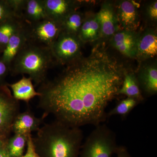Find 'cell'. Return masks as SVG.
Listing matches in <instances>:
<instances>
[{
  "mask_svg": "<svg viewBox=\"0 0 157 157\" xmlns=\"http://www.w3.org/2000/svg\"><path fill=\"white\" fill-rule=\"evenodd\" d=\"M101 26V36L111 37L118 29L115 12L111 5L105 4L97 14Z\"/></svg>",
  "mask_w": 157,
  "mask_h": 157,
  "instance_id": "obj_14",
  "label": "cell"
},
{
  "mask_svg": "<svg viewBox=\"0 0 157 157\" xmlns=\"http://www.w3.org/2000/svg\"><path fill=\"white\" fill-rule=\"evenodd\" d=\"M140 103L139 101L135 98H127L121 101L114 108L107 113V117L118 115L124 119Z\"/></svg>",
  "mask_w": 157,
  "mask_h": 157,
  "instance_id": "obj_23",
  "label": "cell"
},
{
  "mask_svg": "<svg viewBox=\"0 0 157 157\" xmlns=\"http://www.w3.org/2000/svg\"><path fill=\"white\" fill-rule=\"evenodd\" d=\"M29 135L14 134L9 137L6 144V151L9 157H21L23 155Z\"/></svg>",
  "mask_w": 157,
  "mask_h": 157,
  "instance_id": "obj_22",
  "label": "cell"
},
{
  "mask_svg": "<svg viewBox=\"0 0 157 157\" xmlns=\"http://www.w3.org/2000/svg\"><path fill=\"white\" fill-rule=\"evenodd\" d=\"M18 14L27 24L48 18L43 0H21Z\"/></svg>",
  "mask_w": 157,
  "mask_h": 157,
  "instance_id": "obj_10",
  "label": "cell"
},
{
  "mask_svg": "<svg viewBox=\"0 0 157 157\" xmlns=\"http://www.w3.org/2000/svg\"><path fill=\"white\" fill-rule=\"evenodd\" d=\"M82 145L79 157H111L118 145L116 135L106 124L96 126Z\"/></svg>",
  "mask_w": 157,
  "mask_h": 157,
  "instance_id": "obj_4",
  "label": "cell"
},
{
  "mask_svg": "<svg viewBox=\"0 0 157 157\" xmlns=\"http://www.w3.org/2000/svg\"><path fill=\"white\" fill-rule=\"evenodd\" d=\"M137 36L135 32L122 30L118 31L111 37V45L124 56L136 58Z\"/></svg>",
  "mask_w": 157,
  "mask_h": 157,
  "instance_id": "obj_11",
  "label": "cell"
},
{
  "mask_svg": "<svg viewBox=\"0 0 157 157\" xmlns=\"http://www.w3.org/2000/svg\"><path fill=\"white\" fill-rule=\"evenodd\" d=\"M20 2V0H0V23L11 17H19Z\"/></svg>",
  "mask_w": 157,
  "mask_h": 157,
  "instance_id": "obj_24",
  "label": "cell"
},
{
  "mask_svg": "<svg viewBox=\"0 0 157 157\" xmlns=\"http://www.w3.org/2000/svg\"><path fill=\"white\" fill-rule=\"evenodd\" d=\"M48 18L61 23L68 15L76 11L80 2L72 0H43Z\"/></svg>",
  "mask_w": 157,
  "mask_h": 157,
  "instance_id": "obj_9",
  "label": "cell"
},
{
  "mask_svg": "<svg viewBox=\"0 0 157 157\" xmlns=\"http://www.w3.org/2000/svg\"><path fill=\"white\" fill-rule=\"evenodd\" d=\"M101 36V26L97 14L90 17H86L78 35L82 44L96 41Z\"/></svg>",
  "mask_w": 157,
  "mask_h": 157,
  "instance_id": "obj_18",
  "label": "cell"
},
{
  "mask_svg": "<svg viewBox=\"0 0 157 157\" xmlns=\"http://www.w3.org/2000/svg\"><path fill=\"white\" fill-rule=\"evenodd\" d=\"M26 23L9 39L6 48L1 54V58L9 69L14 59L28 42Z\"/></svg>",
  "mask_w": 157,
  "mask_h": 157,
  "instance_id": "obj_13",
  "label": "cell"
},
{
  "mask_svg": "<svg viewBox=\"0 0 157 157\" xmlns=\"http://www.w3.org/2000/svg\"><path fill=\"white\" fill-rule=\"evenodd\" d=\"M6 143L3 142L2 140H0V148H2V147L6 146Z\"/></svg>",
  "mask_w": 157,
  "mask_h": 157,
  "instance_id": "obj_30",
  "label": "cell"
},
{
  "mask_svg": "<svg viewBox=\"0 0 157 157\" xmlns=\"http://www.w3.org/2000/svg\"><path fill=\"white\" fill-rule=\"evenodd\" d=\"M20 109L19 101L13 97L8 83L0 85V140L5 143L10 137L12 124Z\"/></svg>",
  "mask_w": 157,
  "mask_h": 157,
  "instance_id": "obj_5",
  "label": "cell"
},
{
  "mask_svg": "<svg viewBox=\"0 0 157 157\" xmlns=\"http://www.w3.org/2000/svg\"><path fill=\"white\" fill-rule=\"evenodd\" d=\"M136 58L140 59L154 57L157 54V36L155 31L149 30L137 36Z\"/></svg>",
  "mask_w": 157,
  "mask_h": 157,
  "instance_id": "obj_16",
  "label": "cell"
},
{
  "mask_svg": "<svg viewBox=\"0 0 157 157\" xmlns=\"http://www.w3.org/2000/svg\"><path fill=\"white\" fill-rule=\"evenodd\" d=\"M117 157H132L125 146L120 145L118 146L116 153Z\"/></svg>",
  "mask_w": 157,
  "mask_h": 157,
  "instance_id": "obj_28",
  "label": "cell"
},
{
  "mask_svg": "<svg viewBox=\"0 0 157 157\" xmlns=\"http://www.w3.org/2000/svg\"><path fill=\"white\" fill-rule=\"evenodd\" d=\"M26 24L28 42L48 48H51L61 33V24L49 18Z\"/></svg>",
  "mask_w": 157,
  "mask_h": 157,
  "instance_id": "obj_6",
  "label": "cell"
},
{
  "mask_svg": "<svg viewBox=\"0 0 157 157\" xmlns=\"http://www.w3.org/2000/svg\"><path fill=\"white\" fill-rule=\"evenodd\" d=\"M148 17L152 21H156L157 20V2L155 1L149 6L147 9Z\"/></svg>",
  "mask_w": 157,
  "mask_h": 157,
  "instance_id": "obj_27",
  "label": "cell"
},
{
  "mask_svg": "<svg viewBox=\"0 0 157 157\" xmlns=\"http://www.w3.org/2000/svg\"><path fill=\"white\" fill-rule=\"evenodd\" d=\"M44 118L36 117L28 108L25 111L20 112L14 120L12 132L14 134L29 135L32 132H37L41 128Z\"/></svg>",
  "mask_w": 157,
  "mask_h": 157,
  "instance_id": "obj_12",
  "label": "cell"
},
{
  "mask_svg": "<svg viewBox=\"0 0 157 157\" xmlns=\"http://www.w3.org/2000/svg\"><path fill=\"white\" fill-rule=\"evenodd\" d=\"M36 132L33 141L40 157H79L83 138L80 128L55 120Z\"/></svg>",
  "mask_w": 157,
  "mask_h": 157,
  "instance_id": "obj_2",
  "label": "cell"
},
{
  "mask_svg": "<svg viewBox=\"0 0 157 157\" xmlns=\"http://www.w3.org/2000/svg\"><path fill=\"white\" fill-rule=\"evenodd\" d=\"M85 17L84 14L77 11L71 13L61 23V33L78 37Z\"/></svg>",
  "mask_w": 157,
  "mask_h": 157,
  "instance_id": "obj_21",
  "label": "cell"
},
{
  "mask_svg": "<svg viewBox=\"0 0 157 157\" xmlns=\"http://www.w3.org/2000/svg\"><path fill=\"white\" fill-rule=\"evenodd\" d=\"M18 17H11L0 23V55L2 53L9 39L25 25Z\"/></svg>",
  "mask_w": 157,
  "mask_h": 157,
  "instance_id": "obj_19",
  "label": "cell"
},
{
  "mask_svg": "<svg viewBox=\"0 0 157 157\" xmlns=\"http://www.w3.org/2000/svg\"><path fill=\"white\" fill-rule=\"evenodd\" d=\"M118 23L123 30L135 32L140 25V17L137 8L131 1L120 2L115 12Z\"/></svg>",
  "mask_w": 157,
  "mask_h": 157,
  "instance_id": "obj_8",
  "label": "cell"
},
{
  "mask_svg": "<svg viewBox=\"0 0 157 157\" xmlns=\"http://www.w3.org/2000/svg\"><path fill=\"white\" fill-rule=\"evenodd\" d=\"M141 92L147 96L154 95L157 92L156 65H147L135 74Z\"/></svg>",
  "mask_w": 157,
  "mask_h": 157,
  "instance_id": "obj_15",
  "label": "cell"
},
{
  "mask_svg": "<svg viewBox=\"0 0 157 157\" xmlns=\"http://www.w3.org/2000/svg\"><path fill=\"white\" fill-rule=\"evenodd\" d=\"M82 44L77 36L61 33L50 48L56 65H67L81 57Z\"/></svg>",
  "mask_w": 157,
  "mask_h": 157,
  "instance_id": "obj_7",
  "label": "cell"
},
{
  "mask_svg": "<svg viewBox=\"0 0 157 157\" xmlns=\"http://www.w3.org/2000/svg\"><path fill=\"white\" fill-rule=\"evenodd\" d=\"M124 95L127 98H135L141 103L144 100L142 92L135 73L126 72L121 86L117 95Z\"/></svg>",
  "mask_w": 157,
  "mask_h": 157,
  "instance_id": "obj_20",
  "label": "cell"
},
{
  "mask_svg": "<svg viewBox=\"0 0 157 157\" xmlns=\"http://www.w3.org/2000/svg\"><path fill=\"white\" fill-rule=\"evenodd\" d=\"M66 66L55 77L39 86L38 107L43 111L42 117L52 114L57 120L78 128L103 123L126 70L99 46L89 56Z\"/></svg>",
  "mask_w": 157,
  "mask_h": 157,
  "instance_id": "obj_1",
  "label": "cell"
},
{
  "mask_svg": "<svg viewBox=\"0 0 157 157\" xmlns=\"http://www.w3.org/2000/svg\"><path fill=\"white\" fill-rule=\"evenodd\" d=\"M12 90V95L17 101L29 103L32 99L39 97V94L35 90L33 81L29 77L22 76L21 79L12 84H8Z\"/></svg>",
  "mask_w": 157,
  "mask_h": 157,
  "instance_id": "obj_17",
  "label": "cell"
},
{
  "mask_svg": "<svg viewBox=\"0 0 157 157\" xmlns=\"http://www.w3.org/2000/svg\"><path fill=\"white\" fill-rule=\"evenodd\" d=\"M0 157H10L6 151V146L0 148Z\"/></svg>",
  "mask_w": 157,
  "mask_h": 157,
  "instance_id": "obj_29",
  "label": "cell"
},
{
  "mask_svg": "<svg viewBox=\"0 0 157 157\" xmlns=\"http://www.w3.org/2000/svg\"><path fill=\"white\" fill-rule=\"evenodd\" d=\"M56 65L50 48L28 42L11 64L9 73L28 74L37 86L45 81L48 70Z\"/></svg>",
  "mask_w": 157,
  "mask_h": 157,
  "instance_id": "obj_3",
  "label": "cell"
},
{
  "mask_svg": "<svg viewBox=\"0 0 157 157\" xmlns=\"http://www.w3.org/2000/svg\"><path fill=\"white\" fill-rule=\"evenodd\" d=\"M9 73V67L3 62L0 55V85L6 84L5 79Z\"/></svg>",
  "mask_w": 157,
  "mask_h": 157,
  "instance_id": "obj_26",
  "label": "cell"
},
{
  "mask_svg": "<svg viewBox=\"0 0 157 157\" xmlns=\"http://www.w3.org/2000/svg\"><path fill=\"white\" fill-rule=\"evenodd\" d=\"M26 146L25 154L21 157H40L37 154L34 147L32 134H29L28 135Z\"/></svg>",
  "mask_w": 157,
  "mask_h": 157,
  "instance_id": "obj_25",
  "label": "cell"
}]
</instances>
